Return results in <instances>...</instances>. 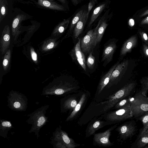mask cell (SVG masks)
Wrapping results in <instances>:
<instances>
[{
	"instance_id": "cell-39",
	"label": "cell",
	"mask_w": 148,
	"mask_h": 148,
	"mask_svg": "<svg viewBox=\"0 0 148 148\" xmlns=\"http://www.w3.org/2000/svg\"><path fill=\"white\" fill-rule=\"evenodd\" d=\"M143 51L145 56L148 57V46L145 44L143 45Z\"/></svg>"
},
{
	"instance_id": "cell-10",
	"label": "cell",
	"mask_w": 148,
	"mask_h": 148,
	"mask_svg": "<svg viewBox=\"0 0 148 148\" xmlns=\"http://www.w3.org/2000/svg\"><path fill=\"white\" fill-rule=\"evenodd\" d=\"M81 39L78 41L70 52V54L73 61L77 62L85 71H86V62L84 54L80 47Z\"/></svg>"
},
{
	"instance_id": "cell-21",
	"label": "cell",
	"mask_w": 148,
	"mask_h": 148,
	"mask_svg": "<svg viewBox=\"0 0 148 148\" xmlns=\"http://www.w3.org/2000/svg\"><path fill=\"white\" fill-rule=\"evenodd\" d=\"M108 5V2H104L95 9L91 16L88 25V27L92 25L103 10L107 7Z\"/></svg>"
},
{
	"instance_id": "cell-20",
	"label": "cell",
	"mask_w": 148,
	"mask_h": 148,
	"mask_svg": "<svg viewBox=\"0 0 148 148\" xmlns=\"http://www.w3.org/2000/svg\"><path fill=\"white\" fill-rule=\"evenodd\" d=\"M13 127L10 121L4 120H0V136L4 138H7L8 131Z\"/></svg>"
},
{
	"instance_id": "cell-32",
	"label": "cell",
	"mask_w": 148,
	"mask_h": 148,
	"mask_svg": "<svg viewBox=\"0 0 148 148\" xmlns=\"http://www.w3.org/2000/svg\"><path fill=\"white\" fill-rule=\"evenodd\" d=\"M140 82L142 87L141 92L143 95L147 96V91L148 90V77L142 79Z\"/></svg>"
},
{
	"instance_id": "cell-47",
	"label": "cell",
	"mask_w": 148,
	"mask_h": 148,
	"mask_svg": "<svg viewBox=\"0 0 148 148\" xmlns=\"http://www.w3.org/2000/svg\"><path fill=\"white\" fill-rule=\"evenodd\" d=\"M96 3L97 2V1L98 0H95Z\"/></svg>"
},
{
	"instance_id": "cell-35",
	"label": "cell",
	"mask_w": 148,
	"mask_h": 148,
	"mask_svg": "<svg viewBox=\"0 0 148 148\" xmlns=\"http://www.w3.org/2000/svg\"><path fill=\"white\" fill-rule=\"evenodd\" d=\"M143 127V129H145L148 125V112L145 115L142 116L140 118Z\"/></svg>"
},
{
	"instance_id": "cell-30",
	"label": "cell",
	"mask_w": 148,
	"mask_h": 148,
	"mask_svg": "<svg viewBox=\"0 0 148 148\" xmlns=\"http://www.w3.org/2000/svg\"><path fill=\"white\" fill-rule=\"evenodd\" d=\"M56 45V41L52 39L48 40L45 42L42 47V49L45 51H47L55 47Z\"/></svg>"
},
{
	"instance_id": "cell-36",
	"label": "cell",
	"mask_w": 148,
	"mask_h": 148,
	"mask_svg": "<svg viewBox=\"0 0 148 148\" xmlns=\"http://www.w3.org/2000/svg\"><path fill=\"white\" fill-rule=\"evenodd\" d=\"M96 3L95 0H90L88 5V9L87 10V19L90 10Z\"/></svg>"
},
{
	"instance_id": "cell-5",
	"label": "cell",
	"mask_w": 148,
	"mask_h": 148,
	"mask_svg": "<svg viewBox=\"0 0 148 148\" xmlns=\"http://www.w3.org/2000/svg\"><path fill=\"white\" fill-rule=\"evenodd\" d=\"M134 82L130 83L125 85L116 93L110 96L101 104H105L103 111L106 112L113 108L119 101L129 95L135 87Z\"/></svg>"
},
{
	"instance_id": "cell-27",
	"label": "cell",
	"mask_w": 148,
	"mask_h": 148,
	"mask_svg": "<svg viewBox=\"0 0 148 148\" xmlns=\"http://www.w3.org/2000/svg\"><path fill=\"white\" fill-rule=\"evenodd\" d=\"M84 10L83 9L80 10L73 17L71 22L68 33H71L74 29L75 26L81 17Z\"/></svg>"
},
{
	"instance_id": "cell-23",
	"label": "cell",
	"mask_w": 148,
	"mask_h": 148,
	"mask_svg": "<svg viewBox=\"0 0 148 148\" xmlns=\"http://www.w3.org/2000/svg\"><path fill=\"white\" fill-rule=\"evenodd\" d=\"M71 17L66 19H64L59 23L55 28L53 34L54 35H59L63 33L67 29L69 24Z\"/></svg>"
},
{
	"instance_id": "cell-29",
	"label": "cell",
	"mask_w": 148,
	"mask_h": 148,
	"mask_svg": "<svg viewBox=\"0 0 148 148\" xmlns=\"http://www.w3.org/2000/svg\"><path fill=\"white\" fill-rule=\"evenodd\" d=\"M11 55V51L10 49H9L5 53L3 60V66L4 71H5L7 70L9 65Z\"/></svg>"
},
{
	"instance_id": "cell-46",
	"label": "cell",
	"mask_w": 148,
	"mask_h": 148,
	"mask_svg": "<svg viewBox=\"0 0 148 148\" xmlns=\"http://www.w3.org/2000/svg\"><path fill=\"white\" fill-rule=\"evenodd\" d=\"M145 148H148V145L144 147Z\"/></svg>"
},
{
	"instance_id": "cell-12",
	"label": "cell",
	"mask_w": 148,
	"mask_h": 148,
	"mask_svg": "<svg viewBox=\"0 0 148 148\" xmlns=\"http://www.w3.org/2000/svg\"><path fill=\"white\" fill-rule=\"evenodd\" d=\"M116 48V42L113 40L109 41L104 45L102 56V62L103 66H106L112 61L113 55Z\"/></svg>"
},
{
	"instance_id": "cell-41",
	"label": "cell",
	"mask_w": 148,
	"mask_h": 148,
	"mask_svg": "<svg viewBox=\"0 0 148 148\" xmlns=\"http://www.w3.org/2000/svg\"><path fill=\"white\" fill-rule=\"evenodd\" d=\"M134 21L133 19L131 18L129 19L128 21V24L130 26L132 27L134 25Z\"/></svg>"
},
{
	"instance_id": "cell-1",
	"label": "cell",
	"mask_w": 148,
	"mask_h": 148,
	"mask_svg": "<svg viewBox=\"0 0 148 148\" xmlns=\"http://www.w3.org/2000/svg\"><path fill=\"white\" fill-rule=\"evenodd\" d=\"M77 88V85L71 82L58 78L53 80L44 87L42 95L63 96L75 90Z\"/></svg>"
},
{
	"instance_id": "cell-19",
	"label": "cell",
	"mask_w": 148,
	"mask_h": 148,
	"mask_svg": "<svg viewBox=\"0 0 148 148\" xmlns=\"http://www.w3.org/2000/svg\"><path fill=\"white\" fill-rule=\"evenodd\" d=\"M38 4L51 9L61 11L65 10V8L62 5L49 0H38Z\"/></svg>"
},
{
	"instance_id": "cell-11",
	"label": "cell",
	"mask_w": 148,
	"mask_h": 148,
	"mask_svg": "<svg viewBox=\"0 0 148 148\" xmlns=\"http://www.w3.org/2000/svg\"><path fill=\"white\" fill-rule=\"evenodd\" d=\"M116 124L103 132L95 134L93 140L95 142L99 145L104 147L110 146L112 144L109 140L111 132L117 126Z\"/></svg>"
},
{
	"instance_id": "cell-33",
	"label": "cell",
	"mask_w": 148,
	"mask_h": 148,
	"mask_svg": "<svg viewBox=\"0 0 148 148\" xmlns=\"http://www.w3.org/2000/svg\"><path fill=\"white\" fill-rule=\"evenodd\" d=\"M0 22L5 16L7 12V8L5 5L3 0H0Z\"/></svg>"
},
{
	"instance_id": "cell-2",
	"label": "cell",
	"mask_w": 148,
	"mask_h": 148,
	"mask_svg": "<svg viewBox=\"0 0 148 148\" xmlns=\"http://www.w3.org/2000/svg\"><path fill=\"white\" fill-rule=\"evenodd\" d=\"M49 107L48 104L42 106L27 115L29 118L27 120L26 122L32 125L29 133H34L37 139L40 137V129L48 122V117L45 114Z\"/></svg>"
},
{
	"instance_id": "cell-31",
	"label": "cell",
	"mask_w": 148,
	"mask_h": 148,
	"mask_svg": "<svg viewBox=\"0 0 148 148\" xmlns=\"http://www.w3.org/2000/svg\"><path fill=\"white\" fill-rule=\"evenodd\" d=\"M92 51H91L88 56L86 62V64L89 69H92L94 68L95 64V58L92 54Z\"/></svg>"
},
{
	"instance_id": "cell-16",
	"label": "cell",
	"mask_w": 148,
	"mask_h": 148,
	"mask_svg": "<svg viewBox=\"0 0 148 148\" xmlns=\"http://www.w3.org/2000/svg\"><path fill=\"white\" fill-rule=\"evenodd\" d=\"M137 41V37L135 36L131 37L126 40L121 48L120 56H123L127 53L130 52L132 49L136 46Z\"/></svg>"
},
{
	"instance_id": "cell-40",
	"label": "cell",
	"mask_w": 148,
	"mask_h": 148,
	"mask_svg": "<svg viewBox=\"0 0 148 148\" xmlns=\"http://www.w3.org/2000/svg\"><path fill=\"white\" fill-rule=\"evenodd\" d=\"M83 0H71L73 4L75 6H76L80 3Z\"/></svg>"
},
{
	"instance_id": "cell-42",
	"label": "cell",
	"mask_w": 148,
	"mask_h": 148,
	"mask_svg": "<svg viewBox=\"0 0 148 148\" xmlns=\"http://www.w3.org/2000/svg\"><path fill=\"white\" fill-rule=\"evenodd\" d=\"M141 24L142 25L148 24V16L142 21Z\"/></svg>"
},
{
	"instance_id": "cell-14",
	"label": "cell",
	"mask_w": 148,
	"mask_h": 148,
	"mask_svg": "<svg viewBox=\"0 0 148 148\" xmlns=\"http://www.w3.org/2000/svg\"><path fill=\"white\" fill-rule=\"evenodd\" d=\"M10 41V29L5 26L2 32L0 40V51L2 55L5 54L9 48Z\"/></svg>"
},
{
	"instance_id": "cell-6",
	"label": "cell",
	"mask_w": 148,
	"mask_h": 148,
	"mask_svg": "<svg viewBox=\"0 0 148 148\" xmlns=\"http://www.w3.org/2000/svg\"><path fill=\"white\" fill-rule=\"evenodd\" d=\"M7 106L14 111H25L27 107L28 99L22 93L13 90H11L7 96Z\"/></svg>"
},
{
	"instance_id": "cell-4",
	"label": "cell",
	"mask_w": 148,
	"mask_h": 148,
	"mask_svg": "<svg viewBox=\"0 0 148 148\" xmlns=\"http://www.w3.org/2000/svg\"><path fill=\"white\" fill-rule=\"evenodd\" d=\"M129 98L133 116L137 117L148 112V97L141 91Z\"/></svg>"
},
{
	"instance_id": "cell-15",
	"label": "cell",
	"mask_w": 148,
	"mask_h": 148,
	"mask_svg": "<svg viewBox=\"0 0 148 148\" xmlns=\"http://www.w3.org/2000/svg\"><path fill=\"white\" fill-rule=\"evenodd\" d=\"M78 103L74 97L67 96L62 99L60 101L61 112H65L69 110H73Z\"/></svg>"
},
{
	"instance_id": "cell-18",
	"label": "cell",
	"mask_w": 148,
	"mask_h": 148,
	"mask_svg": "<svg viewBox=\"0 0 148 148\" xmlns=\"http://www.w3.org/2000/svg\"><path fill=\"white\" fill-rule=\"evenodd\" d=\"M87 10H84L82 15L75 26L73 29V35L75 38H78L82 33L86 23L87 18Z\"/></svg>"
},
{
	"instance_id": "cell-48",
	"label": "cell",
	"mask_w": 148,
	"mask_h": 148,
	"mask_svg": "<svg viewBox=\"0 0 148 148\" xmlns=\"http://www.w3.org/2000/svg\"><path fill=\"white\" fill-rule=\"evenodd\" d=\"M147 132V133H148V131H146V132ZM145 132H144V133H145Z\"/></svg>"
},
{
	"instance_id": "cell-44",
	"label": "cell",
	"mask_w": 148,
	"mask_h": 148,
	"mask_svg": "<svg viewBox=\"0 0 148 148\" xmlns=\"http://www.w3.org/2000/svg\"><path fill=\"white\" fill-rule=\"evenodd\" d=\"M148 14V10L142 13L140 15V17H143Z\"/></svg>"
},
{
	"instance_id": "cell-25",
	"label": "cell",
	"mask_w": 148,
	"mask_h": 148,
	"mask_svg": "<svg viewBox=\"0 0 148 148\" xmlns=\"http://www.w3.org/2000/svg\"><path fill=\"white\" fill-rule=\"evenodd\" d=\"M25 18V16L24 15L19 14L14 19L12 25V31L13 35L17 32L20 23Z\"/></svg>"
},
{
	"instance_id": "cell-34",
	"label": "cell",
	"mask_w": 148,
	"mask_h": 148,
	"mask_svg": "<svg viewBox=\"0 0 148 148\" xmlns=\"http://www.w3.org/2000/svg\"><path fill=\"white\" fill-rule=\"evenodd\" d=\"M129 103V98L124 99L118 102L114 106L116 109L121 108Z\"/></svg>"
},
{
	"instance_id": "cell-26",
	"label": "cell",
	"mask_w": 148,
	"mask_h": 148,
	"mask_svg": "<svg viewBox=\"0 0 148 148\" xmlns=\"http://www.w3.org/2000/svg\"><path fill=\"white\" fill-rule=\"evenodd\" d=\"M105 122L101 120L95 121L91 125L88 130V136L93 134L97 130L103 127L105 125Z\"/></svg>"
},
{
	"instance_id": "cell-24",
	"label": "cell",
	"mask_w": 148,
	"mask_h": 148,
	"mask_svg": "<svg viewBox=\"0 0 148 148\" xmlns=\"http://www.w3.org/2000/svg\"><path fill=\"white\" fill-rule=\"evenodd\" d=\"M99 24L97 31V44L100 42L105 30L108 26L106 20L102 18L99 21Z\"/></svg>"
},
{
	"instance_id": "cell-43",
	"label": "cell",
	"mask_w": 148,
	"mask_h": 148,
	"mask_svg": "<svg viewBox=\"0 0 148 148\" xmlns=\"http://www.w3.org/2000/svg\"><path fill=\"white\" fill-rule=\"evenodd\" d=\"M148 131V125L145 129H143L142 130L140 135H141L143 133L145 132Z\"/></svg>"
},
{
	"instance_id": "cell-7",
	"label": "cell",
	"mask_w": 148,
	"mask_h": 148,
	"mask_svg": "<svg viewBox=\"0 0 148 148\" xmlns=\"http://www.w3.org/2000/svg\"><path fill=\"white\" fill-rule=\"evenodd\" d=\"M99 22L96 27L89 30L80 40V47L84 54L90 52L97 44V31L99 25Z\"/></svg>"
},
{
	"instance_id": "cell-45",
	"label": "cell",
	"mask_w": 148,
	"mask_h": 148,
	"mask_svg": "<svg viewBox=\"0 0 148 148\" xmlns=\"http://www.w3.org/2000/svg\"><path fill=\"white\" fill-rule=\"evenodd\" d=\"M61 3L65 4L66 3V0H58Z\"/></svg>"
},
{
	"instance_id": "cell-9",
	"label": "cell",
	"mask_w": 148,
	"mask_h": 148,
	"mask_svg": "<svg viewBox=\"0 0 148 148\" xmlns=\"http://www.w3.org/2000/svg\"><path fill=\"white\" fill-rule=\"evenodd\" d=\"M128 60H124L119 63L112 72L109 83L106 86L107 88L116 84L121 80L125 72L128 65Z\"/></svg>"
},
{
	"instance_id": "cell-22",
	"label": "cell",
	"mask_w": 148,
	"mask_h": 148,
	"mask_svg": "<svg viewBox=\"0 0 148 148\" xmlns=\"http://www.w3.org/2000/svg\"><path fill=\"white\" fill-rule=\"evenodd\" d=\"M87 97L86 94H83L80 97L79 101L70 114L67 117L66 121H68L74 117L80 110L85 102Z\"/></svg>"
},
{
	"instance_id": "cell-8",
	"label": "cell",
	"mask_w": 148,
	"mask_h": 148,
	"mask_svg": "<svg viewBox=\"0 0 148 148\" xmlns=\"http://www.w3.org/2000/svg\"><path fill=\"white\" fill-rule=\"evenodd\" d=\"M130 103L123 107L111 112L107 115V120L112 121H121L132 117Z\"/></svg>"
},
{
	"instance_id": "cell-3",
	"label": "cell",
	"mask_w": 148,
	"mask_h": 148,
	"mask_svg": "<svg viewBox=\"0 0 148 148\" xmlns=\"http://www.w3.org/2000/svg\"><path fill=\"white\" fill-rule=\"evenodd\" d=\"M50 139L51 144L54 148H74L79 145L62 130L60 125L53 132Z\"/></svg>"
},
{
	"instance_id": "cell-28",
	"label": "cell",
	"mask_w": 148,
	"mask_h": 148,
	"mask_svg": "<svg viewBox=\"0 0 148 148\" xmlns=\"http://www.w3.org/2000/svg\"><path fill=\"white\" fill-rule=\"evenodd\" d=\"M136 145L137 148L144 147L148 144V133L145 132L140 135L139 137Z\"/></svg>"
},
{
	"instance_id": "cell-38",
	"label": "cell",
	"mask_w": 148,
	"mask_h": 148,
	"mask_svg": "<svg viewBox=\"0 0 148 148\" xmlns=\"http://www.w3.org/2000/svg\"><path fill=\"white\" fill-rule=\"evenodd\" d=\"M140 34L143 40L145 42L148 41V37L147 34L144 32H140Z\"/></svg>"
},
{
	"instance_id": "cell-17",
	"label": "cell",
	"mask_w": 148,
	"mask_h": 148,
	"mask_svg": "<svg viewBox=\"0 0 148 148\" xmlns=\"http://www.w3.org/2000/svg\"><path fill=\"white\" fill-rule=\"evenodd\" d=\"M119 63V62H118L112 66L108 71L101 78L98 87V94H99L108 84L113 71Z\"/></svg>"
},
{
	"instance_id": "cell-37",
	"label": "cell",
	"mask_w": 148,
	"mask_h": 148,
	"mask_svg": "<svg viewBox=\"0 0 148 148\" xmlns=\"http://www.w3.org/2000/svg\"><path fill=\"white\" fill-rule=\"evenodd\" d=\"M30 53L31 58L35 62L37 61V54L33 48L31 49Z\"/></svg>"
},
{
	"instance_id": "cell-49",
	"label": "cell",
	"mask_w": 148,
	"mask_h": 148,
	"mask_svg": "<svg viewBox=\"0 0 148 148\" xmlns=\"http://www.w3.org/2000/svg\"><path fill=\"white\" fill-rule=\"evenodd\" d=\"M49 0L52 1H53V0Z\"/></svg>"
},
{
	"instance_id": "cell-13",
	"label": "cell",
	"mask_w": 148,
	"mask_h": 148,
	"mask_svg": "<svg viewBox=\"0 0 148 148\" xmlns=\"http://www.w3.org/2000/svg\"><path fill=\"white\" fill-rule=\"evenodd\" d=\"M135 130L134 125L131 122L123 124L116 129L120 138L123 140L132 137L134 134Z\"/></svg>"
}]
</instances>
